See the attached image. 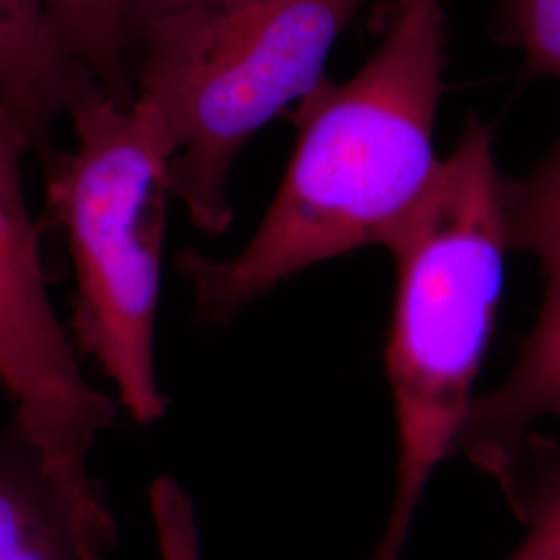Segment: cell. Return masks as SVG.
<instances>
[{"label":"cell","instance_id":"obj_11","mask_svg":"<svg viewBox=\"0 0 560 560\" xmlns=\"http://www.w3.org/2000/svg\"><path fill=\"white\" fill-rule=\"evenodd\" d=\"M501 38L521 48L525 75L560 80V0H499Z\"/></svg>","mask_w":560,"mask_h":560},{"label":"cell","instance_id":"obj_7","mask_svg":"<svg viewBox=\"0 0 560 560\" xmlns=\"http://www.w3.org/2000/svg\"><path fill=\"white\" fill-rule=\"evenodd\" d=\"M96 88L60 44L44 0H0V106L20 120L40 161L55 150L60 117Z\"/></svg>","mask_w":560,"mask_h":560},{"label":"cell","instance_id":"obj_1","mask_svg":"<svg viewBox=\"0 0 560 560\" xmlns=\"http://www.w3.org/2000/svg\"><path fill=\"white\" fill-rule=\"evenodd\" d=\"M444 60L441 0H395L360 71L340 83L324 75L295 104V150L254 237L231 258H175L201 324L235 320L314 264L386 245L441 166Z\"/></svg>","mask_w":560,"mask_h":560},{"label":"cell","instance_id":"obj_5","mask_svg":"<svg viewBox=\"0 0 560 560\" xmlns=\"http://www.w3.org/2000/svg\"><path fill=\"white\" fill-rule=\"evenodd\" d=\"M30 154L36 150L27 131L0 106V388L15 407L13 421L36 444L81 520L115 536L90 457L117 425L120 405L85 378L69 326L52 303L40 226L23 185Z\"/></svg>","mask_w":560,"mask_h":560},{"label":"cell","instance_id":"obj_6","mask_svg":"<svg viewBox=\"0 0 560 560\" xmlns=\"http://www.w3.org/2000/svg\"><path fill=\"white\" fill-rule=\"evenodd\" d=\"M538 261L544 298L520 360L502 384L474 400L460 432V448L499 478L536 423H560V252Z\"/></svg>","mask_w":560,"mask_h":560},{"label":"cell","instance_id":"obj_2","mask_svg":"<svg viewBox=\"0 0 560 560\" xmlns=\"http://www.w3.org/2000/svg\"><path fill=\"white\" fill-rule=\"evenodd\" d=\"M397 268L386 376L397 421V480L372 560H402L423 492L459 446L501 305L509 179L494 133L465 120L453 152L384 245Z\"/></svg>","mask_w":560,"mask_h":560},{"label":"cell","instance_id":"obj_12","mask_svg":"<svg viewBox=\"0 0 560 560\" xmlns=\"http://www.w3.org/2000/svg\"><path fill=\"white\" fill-rule=\"evenodd\" d=\"M150 511L162 560H201L196 509L179 481L171 476L152 481Z\"/></svg>","mask_w":560,"mask_h":560},{"label":"cell","instance_id":"obj_15","mask_svg":"<svg viewBox=\"0 0 560 560\" xmlns=\"http://www.w3.org/2000/svg\"><path fill=\"white\" fill-rule=\"evenodd\" d=\"M0 393H2V388H0Z\"/></svg>","mask_w":560,"mask_h":560},{"label":"cell","instance_id":"obj_9","mask_svg":"<svg viewBox=\"0 0 560 560\" xmlns=\"http://www.w3.org/2000/svg\"><path fill=\"white\" fill-rule=\"evenodd\" d=\"M65 50L115 101L133 102L127 75V0H44Z\"/></svg>","mask_w":560,"mask_h":560},{"label":"cell","instance_id":"obj_3","mask_svg":"<svg viewBox=\"0 0 560 560\" xmlns=\"http://www.w3.org/2000/svg\"><path fill=\"white\" fill-rule=\"evenodd\" d=\"M75 143L42 159L46 214L67 243L75 298L69 335L101 368L127 416L166 413L156 322L175 141L159 106L96 88L69 113Z\"/></svg>","mask_w":560,"mask_h":560},{"label":"cell","instance_id":"obj_8","mask_svg":"<svg viewBox=\"0 0 560 560\" xmlns=\"http://www.w3.org/2000/svg\"><path fill=\"white\" fill-rule=\"evenodd\" d=\"M113 550L81 520L20 425H0V560H108Z\"/></svg>","mask_w":560,"mask_h":560},{"label":"cell","instance_id":"obj_10","mask_svg":"<svg viewBox=\"0 0 560 560\" xmlns=\"http://www.w3.org/2000/svg\"><path fill=\"white\" fill-rule=\"evenodd\" d=\"M509 241L538 260L560 252V133L529 175L509 179Z\"/></svg>","mask_w":560,"mask_h":560},{"label":"cell","instance_id":"obj_13","mask_svg":"<svg viewBox=\"0 0 560 560\" xmlns=\"http://www.w3.org/2000/svg\"><path fill=\"white\" fill-rule=\"evenodd\" d=\"M517 506L529 529L506 560H560V469L536 494L520 499Z\"/></svg>","mask_w":560,"mask_h":560},{"label":"cell","instance_id":"obj_4","mask_svg":"<svg viewBox=\"0 0 560 560\" xmlns=\"http://www.w3.org/2000/svg\"><path fill=\"white\" fill-rule=\"evenodd\" d=\"M365 0H222L148 25L141 98L175 141L171 196L201 233L233 221L229 177L243 145L303 101Z\"/></svg>","mask_w":560,"mask_h":560},{"label":"cell","instance_id":"obj_14","mask_svg":"<svg viewBox=\"0 0 560 560\" xmlns=\"http://www.w3.org/2000/svg\"><path fill=\"white\" fill-rule=\"evenodd\" d=\"M222 0H127V36L129 44L140 36L141 32L156 21L201 9L208 4H217Z\"/></svg>","mask_w":560,"mask_h":560}]
</instances>
